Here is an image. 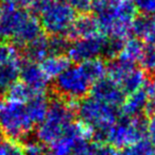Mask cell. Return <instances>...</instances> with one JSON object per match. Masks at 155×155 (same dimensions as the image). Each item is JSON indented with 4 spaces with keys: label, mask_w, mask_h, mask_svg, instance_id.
Returning a JSON list of instances; mask_svg holds the SVG:
<instances>
[{
    "label": "cell",
    "mask_w": 155,
    "mask_h": 155,
    "mask_svg": "<svg viewBox=\"0 0 155 155\" xmlns=\"http://www.w3.org/2000/svg\"><path fill=\"white\" fill-rule=\"evenodd\" d=\"M106 73V65L101 58L69 66L54 81L56 94L65 100L75 101L84 98L93 86Z\"/></svg>",
    "instance_id": "cell-1"
},
{
    "label": "cell",
    "mask_w": 155,
    "mask_h": 155,
    "mask_svg": "<svg viewBox=\"0 0 155 155\" xmlns=\"http://www.w3.org/2000/svg\"><path fill=\"white\" fill-rule=\"evenodd\" d=\"M91 10L96 13L100 30L108 37L127 39L136 18V8L122 0H94Z\"/></svg>",
    "instance_id": "cell-2"
},
{
    "label": "cell",
    "mask_w": 155,
    "mask_h": 155,
    "mask_svg": "<svg viewBox=\"0 0 155 155\" xmlns=\"http://www.w3.org/2000/svg\"><path fill=\"white\" fill-rule=\"evenodd\" d=\"M74 101L56 99L49 103L47 114L36 130L37 141L43 144H51L58 140L74 122L77 105Z\"/></svg>",
    "instance_id": "cell-3"
},
{
    "label": "cell",
    "mask_w": 155,
    "mask_h": 155,
    "mask_svg": "<svg viewBox=\"0 0 155 155\" xmlns=\"http://www.w3.org/2000/svg\"><path fill=\"white\" fill-rule=\"evenodd\" d=\"M77 114L81 122L88 127L97 141L105 142L106 136L117 122V108L103 103L94 97L82 99L77 105Z\"/></svg>",
    "instance_id": "cell-4"
},
{
    "label": "cell",
    "mask_w": 155,
    "mask_h": 155,
    "mask_svg": "<svg viewBox=\"0 0 155 155\" xmlns=\"http://www.w3.org/2000/svg\"><path fill=\"white\" fill-rule=\"evenodd\" d=\"M34 127L26 104L0 99V131L3 135L10 139H22L30 135Z\"/></svg>",
    "instance_id": "cell-5"
},
{
    "label": "cell",
    "mask_w": 155,
    "mask_h": 155,
    "mask_svg": "<svg viewBox=\"0 0 155 155\" xmlns=\"http://www.w3.org/2000/svg\"><path fill=\"white\" fill-rule=\"evenodd\" d=\"M38 14L41 28L49 35H68L77 18L74 10L61 0H52Z\"/></svg>",
    "instance_id": "cell-6"
},
{
    "label": "cell",
    "mask_w": 155,
    "mask_h": 155,
    "mask_svg": "<svg viewBox=\"0 0 155 155\" xmlns=\"http://www.w3.org/2000/svg\"><path fill=\"white\" fill-rule=\"evenodd\" d=\"M34 15L21 8L5 5L0 9V36L11 38L18 45L27 34Z\"/></svg>",
    "instance_id": "cell-7"
},
{
    "label": "cell",
    "mask_w": 155,
    "mask_h": 155,
    "mask_svg": "<svg viewBox=\"0 0 155 155\" xmlns=\"http://www.w3.org/2000/svg\"><path fill=\"white\" fill-rule=\"evenodd\" d=\"M146 127L147 122L141 117H124L117 121L108 131L106 141L120 150L127 149L143 139L146 135Z\"/></svg>",
    "instance_id": "cell-8"
},
{
    "label": "cell",
    "mask_w": 155,
    "mask_h": 155,
    "mask_svg": "<svg viewBox=\"0 0 155 155\" xmlns=\"http://www.w3.org/2000/svg\"><path fill=\"white\" fill-rule=\"evenodd\" d=\"M106 73L108 79L116 83L123 93L127 94L139 91L146 83V73L142 69L120 60L113 61L107 65Z\"/></svg>",
    "instance_id": "cell-9"
},
{
    "label": "cell",
    "mask_w": 155,
    "mask_h": 155,
    "mask_svg": "<svg viewBox=\"0 0 155 155\" xmlns=\"http://www.w3.org/2000/svg\"><path fill=\"white\" fill-rule=\"evenodd\" d=\"M106 39L107 37L101 33L88 38L74 39L72 43L69 44L67 49L69 60L75 63H83L100 58V56L104 54Z\"/></svg>",
    "instance_id": "cell-10"
},
{
    "label": "cell",
    "mask_w": 155,
    "mask_h": 155,
    "mask_svg": "<svg viewBox=\"0 0 155 155\" xmlns=\"http://www.w3.org/2000/svg\"><path fill=\"white\" fill-rule=\"evenodd\" d=\"M91 136L93 132L88 127L82 122H73L66 133L50 144V155H71L78 144L87 141Z\"/></svg>",
    "instance_id": "cell-11"
},
{
    "label": "cell",
    "mask_w": 155,
    "mask_h": 155,
    "mask_svg": "<svg viewBox=\"0 0 155 155\" xmlns=\"http://www.w3.org/2000/svg\"><path fill=\"white\" fill-rule=\"evenodd\" d=\"M91 94L95 99L115 108L121 106L125 98L122 89L108 78H103L96 83L91 88Z\"/></svg>",
    "instance_id": "cell-12"
},
{
    "label": "cell",
    "mask_w": 155,
    "mask_h": 155,
    "mask_svg": "<svg viewBox=\"0 0 155 155\" xmlns=\"http://www.w3.org/2000/svg\"><path fill=\"white\" fill-rule=\"evenodd\" d=\"M20 78L24 84L30 87L37 94H44L49 84L50 79L46 75L38 63L22 62L20 69Z\"/></svg>",
    "instance_id": "cell-13"
},
{
    "label": "cell",
    "mask_w": 155,
    "mask_h": 155,
    "mask_svg": "<svg viewBox=\"0 0 155 155\" xmlns=\"http://www.w3.org/2000/svg\"><path fill=\"white\" fill-rule=\"evenodd\" d=\"M100 31L99 22L96 16L86 13L75 18L68 35L73 39L88 38L100 34Z\"/></svg>",
    "instance_id": "cell-14"
},
{
    "label": "cell",
    "mask_w": 155,
    "mask_h": 155,
    "mask_svg": "<svg viewBox=\"0 0 155 155\" xmlns=\"http://www.w3.org/2000/svg\"><path fill=\"white\" fill-rule=\"evenodd\" d=\"M21 65V56L17 52L0 67V93H8V91L17 83L20 78Z\"/></svg>",
    "instance_id": "cell-15"
},
{
    "label": "cell",
    "mask_w": 155,
    "mask_h": 155,
    "mask_svg": "<svg viewBox=\"0 0 155 155\" xmlns=\"http://www.w3.org/2000/svg\"><path fill=\"white\" fill-rule=\"evenodd\" d=\"M132 32L141 41H146L148 45H155V15L136 17L132 26Z\"/></svg>",
    "instance_id": "cell-16"
},
{
    "label": "cell",
    "mask_w": 155,
    "mask_h": 155,
    "mask_svg": "<svg viewBox=\"0 0 155 155\" xmlns=\"http://www.w3.org/2000/svg\"><path fill=\"white\" fill-rule=\"evenodd\" d=\"M147 107V96L144 91L139 89L129 94L127 97L124 98L122 104H121V112L127 118H134L139 117Z\"/></svg>",
    "instance_id": "cell-17"
},
{
    "label": "cell",
    "mask_w": 155,
    "mask_h": 155,
    "mask_svg": "<svg viewBox=\"0 0 155 155\" xmlns=\"http://www.w3.org/2000/svg\"><path fill=\"white\" fill-rule=\"evenodd\" d=\"M39 65L49 79H56L70 66V60L64 54H52L47 56Z\"/></svg>",
    "instance_id": "cell-18"
},
{
    "label": "cell",
    "mask_w": 155,
    "mask_h": 155,
    "mask_svg": "<svg viewBox=\"0 0 155 155\" xmlns=\"http://www.w3.org/2000/svg\"><path fill=\"white\" fill-rule=\"evenodd\" d=\"M144 45L137 37H130L123 41L121 51L118 55V60L129 64H135L139 61L143 51Z\"/></svg>",
    "instance_id": "cell-19"
},
{
    "label": "cell",
    "mask_w": 155,
    "mask_h": 155,
    "mask_svg": "<svg viewBox=\"0 0 155 155\" xmlns=\"http://www.w3.org/2000/svg\"><path fill=\"white\" fill-rule=\"evenodd\" d=\"M26 55L28 61L34 63H41L45 60L47 56L50 55L49 41L48 37L44 36L43 34L36 39L27 45L26 47Z\"/></svg>",
    "instance_id": "cell-20"
},
{
    "label": "cell",
    "mask_w": 155,
    "mask_h": 155,
    "mask_svg": "<svg viewBox=\"0 0 155 155\" xmlns=\"http://www.w3.org/2000/svg\"><path fill=\"white\" fill-rule=\"evenodd\" d=\"M115 151L105 142L83 141L77 146L71 155H114Z\"/></svg>",
    "instance_id": "cell-21"
},
{
    "label": "cell",
    "mask_w": 155,
    "mask_h": 155,
    "mask_svg": "<svg viewBox=\"0 0 155 155\" xmlns=\"http://www.w3.org/2000/svg\"><path fill=\"white\" fill-rule=\"evenodd\" d=\"M25 104H26L29 116L32 119L34 124H39L44 120L46 114H47L48 107H49V102L45 97V95L36 96Z\"/></svg>",
    "instance_id": "cell-22"
},
{
    "label": "cell",
    "mask_w": 155,
    "mask_h": 155,
    "mask_svg": "<svg viewBox=\"0 0 155 155\" xmlns=\"http://www.w3.org/2000/svg\"><path fill=\"white\" fill-rule=\"evenodd\" d=\"M8 99L11 101L19 102V103H27L31 99L38 95H44V94H37L34 91L27 86L24 83H16L14 84L11 88L8 91Z\"/></svg>",
    "instance_id": "cell-23"
},
{
    "label": "cell",
    "mask_w": 155,
    "mask_h": 155,
    "mask_svg": "<svg viewBox=\"0 0 155 155\" xmlns=\"http://www.w3.org/2000/svg\"><path fill=\"white\" fill-rule=\"evenodd\" d=\"M139 63L142 69L148 72H155V46H144L142 54L139 58Z\"/></svg>",
    "instance_id": "cell-24"
},
{
    "label": "cell",
    "mask_w": 155,
    "mask_h": 155,
    "mask_svg": "<svg viewBox=\"0 0 155 155\" xmlns=\"http://www.w3.org/2000/svg\"><path fill=\"white\" fill-rule=\"evenodd\" d=\"M49 41L50 55L52 54H63L64 51L68 49V39L64 35H50L48 37Z\"/></svg>",
    "instance_id": "cell-25"
},
{
    "label": "cell",
    "mask_w": 155,
    "mask_h": 155,
    "mask_svg": "<svg viewBox=\"0 0 155 155\" xmlns=\"http://www.w3.org/2000/svg\"><path fill=\"white\" fill-rule=\"evenodd\" d=\"M0 155H25V149L17 140L5 138L0 146Z\"/></svg>",
    "instance_id": "cell-26"
},
{
    "label": "cell",
    "mask_w": 155,
    "mask_h": 155,
    "mask_svg": "<svg viewBox=\"0 0 155 155\" xmlns=\"http://www.w3.org/2000/svg\"><path fill=\"white\" fill-rule=\"evenodd\" d=\"M125 39L120 38H115V37H107L105 44V48H104V56L108 58H114L119 55L122 48L123 41Z\"/></svg>",
    "instance_id": "cell-27"
},
{
    "label": "cell",
    "mask_w": 155,
    "mask_h": 155,
    "mask_svg": "<svg viewBox=\"0 0 155 155\" xmlns=\"http://www.w3.org/2000/svg\"><path fill=\"white\" fill-rule=\"evenodd\" d=\"M132 155H154L155 148L148 139H141L129 148Z\"/></svg>",
    "instance_id": "cell-28"
},
{
    "label": "cell",
    "mask_w": 155,
    "mask_h": 155,
    "mask_svg": "<svg viewBox=\"0 0 155 155\" xmlns=\"http://www.w3.org/2000/svg\"><path fill=\"white\" fill-rule=\"evenodd\" d=\"M146 96H147V107L146 110L151 115H155V78L147 84L146 87Z\"/></svg>",
    "instance_id": "cell-29"
},
{
    "label": "cell",
    "mask_w": 155,
    "mask_h": 155,
    "mask_svg": "<svg viewBox=\"0 0 155 155\" xmlns=\"http://www.w3.org/2000/svg\"><path fill=\"white\" fill-rule=\"evenodd\" d=\"M63 2L70 5L75 12H80L82 14L88 13L93 7L94 0H61Z\"/></svg>",
    "instance_id": "cell-30"
},
{
    "label": "cell",
    "mask_w": 155,
    "mask_h": 155,
    "mask_svg": "<svg viewBox=\"0 0 155 155\" xmlns=\"http://www.w3.org/2000/svg\"><path fill=\"white\" fill-rule=\"evenodd\" d=\"M24 149L25 155H50L49 150L39 141H29Z\"/></svg>",
    "instance_id": "cell-31"
},
{
    "label": "cell",
    "mask_w": 155,
    "mask_h": 155,
    "mask_svg": "<svg viewBox=\"0 0 155 155\" xmlns=\"http://www.w3.org/2000/svg\"><path fill=\"white\" fill-rule=\"evenodd\" d=\"M136 8L143 15H155V0H135Z\"/></svg>",
    "instance_id": "cell-32"
},
{
    "label": "cell",
    "mask_w": 155,
    "mask_h": 155,
    "mask_svg": "<svg viewBox=\"0 0 155 155\" xmlns=\"http://www.w3.org/2000/svg\"><path fill=\"white\" fill-rule=\"evenodd\" d=\"M17 52V49L14 46L0 45V67L2 66L3 64H5Z\"/></svg>",
    "instance_id": "cell-33"
},
{
    "label": "cell",
    "mask_w": 155,
    "mask_h": 155,
    "mask_svg": "<svg viewBox=\"0 0 155 155\" xmlns=\"http://www.w3.org/2000/svg\"><path fill=\"white\" fill-rule=\"evenodd\" d=\"M146 135L151 144L155 148V115H152L150 120L147 122Z\"/></svg>",
    "instance_id": "cell-34"
},
{
    "label": "cell",
    "mask_w": 155,
    "mask_h": 155,
    "mask_svg": "<svg viewBox=\"0 0 155 155\" xmlns=\"http://www.w3.org/2000/svg\"><path fill=\"white\" fill-rule=\"evenodd\" d=\"M33 0H3L5 5H12V7H16V8H24L26 7H31Z\"/></svg>",
    "instance_id": "cell-35"
},
{
    "label": "cell",
    "mask_w": 155,
    "mask_h": 155,
    "mask_svg": "<svg viewBox=\"0 0 155 155\" xmlns=\"http://www.w3.org/2000/svg\"><path fill=\"white\" fill-rule=\"evenodd\" d=\"M114 155H132V154L130 152L129 148H127V149H122V150L118 151V152H115Z\"/></svg>",
    "instance_id": "cell-36"
},
{
    "label": "cell",
    "mask_w": 155,
    "mask_h": 155,
    "mask_svg": "<svg viewBox=\"0 0 155 155\" xmlns=\"http://www.w3.org/2000/svg\"><path fill=\"white\" fill-rule=\"evenodd\" d=\"M5 140V137H3V134L2 132L0 131V146H1V143H2V141Z\"/></svg>",
    "instance_id": "cell-37"
},
{
    "label": "cell",
    "mask_w": 155,
    "mask_h": 155,
    "mask_svg": "<svg viewBox=\"0 0 155 155\" xmlns=\"http://www.w3.org/2000/svg\"><path fill=\"white\" fill-rule=\"evenodd\" d=\"M122 1H129V2H131L132 0H122Z\"/></svg>",
    "instance_id": "cell-38"
},
{
    "label": "cell",
    "mask_w": 155,
    "mask_h": 155,
    "mask_svg": "<svg viewBox=\"0 0 155 155\" xmlns=\"http://www.w3.org/2000/svg\"><path fill=\"white\" fill-rule=\"evenodd\" d=\"M0 41H1V36H0Z\"/></svg>",
    "instance_id": "cell-39"
},
{
    "label": "cell",
    "mask_w": 155,
    "mask_h": 155,
    "mask_svg": "<svg viewBox=\"0 0 155 155\" xmlns=\"http://www.w3.org/2000/svg\"><path fill=\"white\" fill-rule=\"evenodd\" d=\"M154 155H155V153H154Z\"/></svg>",
    "instance_id": "cell-40"
}]
</instances>
